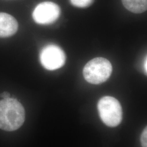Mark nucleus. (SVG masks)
<instances>
[{
    "label": "nucleus",
    "instance_id": "f257e3e1",
    "mask_svg": "<svg viewBox=\"0 0 147 147\" xmlns=\"http://www.w3.org/2000/svg\"><path fill=\"white\" fill-rule=\"evenodd\" d=\"M25 119V109L19 101L11 98L0 101V129L15 131L22 126Z\"/></svg>",
    "mask_w": 147,
    "mask_h": 147
},
{
    "label": "nucleus",
    "instance_id": "f03ea898",
    "mask_svg": "<svg viewBox=\"0 0 147 147\" xmlns=\"http://www.w3.org/2000/svg\"><path fill=\"white\" fill-rule=\"evenodd\" d=\"M112 71L110 62L102 57L90 60L84 66L83 74L88 82L94 84H102L106 81Z\"/></svg>",
    "mask_w": 147,
    "mask_h": 147
},
{
    "label": "nucleus",
    "instance_id": "7ed1b4c3",
    "mask_svg": "<svg viewBox=\"0 0 147 147\" xmlns=\"http://www.w3.org/2000/svg\"><path fill=\"white\" fill-rule=\"evenodd\" d=\"M100 118L107 126L116 127L121 124L123 119L122 107L116 98L106 96L100 99L98 104Z\"/></svg>",
    "mask_w": 147,
    "mask_h": 147
},
{
    "label": "nucleus",
    "instance_id": "20e7f679",
    "mask_svg": "<svg viewBox=\"0 0 147 147\" xmlns=\"http://www.w3.org/2000/svg\"><path fill=\"white\" fill-rule=\"evenodd\" d=\"M66 57L63 50L54 44L48 45L40 53V61L42 66L49 70L58 69L65 63Z\"/></svg>",
    "mask_w": 147,
    "mask_h": 147
},
{
    "label": "nucleus",
    "instance_id": "39448f33",
    "mask_svg": "<svg viewBox=\"0 0 147 147\" xmlns=\"http://www.w3.org/2000/svg\"><path fill=\"white\" fill-rule=\"evenodd\" d=\"M60 13V8L57 4L52 2H44L37 5L32 16L38 24L49 25L58 19Z\"/></svg>",
    "mask_w": 147,
    "mask_h": 147
},
{
    "label": "nucleus",
    "instance_id": "423d86ee",
    "mask_svg": "<svg viewBox=\"0 0 147 147\" xmlns=\"http://www.w3.org/2000/svg\"><path fill=\"white\" fill-rule=\"evenodd\" d=\"M18 29V23L10 14L0 13V37H11Z\"/></svg>",
    "mask_w": 147,
    "mask_h": 147
},
{
    "label": "nucleus",
    "instance_id": "0eeeda50",
    "mask_svg": "<svg viewBox=\"0 0 147 147\" xmlns=\"http://www.w3.org/2000/svg\"><path fill=\"white\" fill-rule=\"evenodd\" d=\"M123 5L128 11L140 14L147 11V0H121Z\"/></svg>",
    "mask_w": 147,
    "mask_h": 147
},
{
    "label": "nucleus",
    "instance_id": "6e6552de",
    "mask_svg": "<svg viewBox=\"0 0 147 147\" xmlns=\"http://www.w3.org/2000/svg\"><path fill=\"white\" fill-rule=\"evenodd\" d=\"M93 1L94 0H70V2L75 7L85 8L91 5Z\"/></svg>",
    "mask_w": 147,
    "mask_h": 147
},
{
    "label": "nucleus",
    "instance_id": "1a4fd4ad",
    "mask_svg": "<svg viewBox=\"0 0 147 147\" xmlns=\"http://www.w3.org/2000/svg\"><path fill=\"white\" fill-rule=\"evenodd\" d=\"M141 142L142 147H147V127H146L142 132L141 136Z\"/></svg>",
    "mask_w": 147,
    "mask_h": 147
},
{
    "label": "nucleus",
    "instance_id": "9d476101",
    "mask_svg": "<svg viewBox=\"0 0 147 147\" xmlns=\"http://www.w3.org/2000/svg\"><path fill=\"white\" fill-rule=\"evenodd\" d=\"M1 97L2 98H3V99H8V98H10L11 97V95L10 93H9L8 92H4L3 93H2L1 95H0Z\"/></svg>",
    "mask_w": 147,
    "mask_h": 147
},
{
    "label": "nucleus",
    "instance_id": "9b49d317",
    "mask_svg": "<svg viewBox=\"0 0 147 147\" xmlns=\"http://www.w3.org/2000/svg\"><path fill=\"white\" fill-rule=\"evenodd\" d=\"M147 58H146V60H145V62H144V71L146 72V74H147Z\"/></svg>",
    "mask_w": 147,
    "mask_h": 147
}]
</instances>
